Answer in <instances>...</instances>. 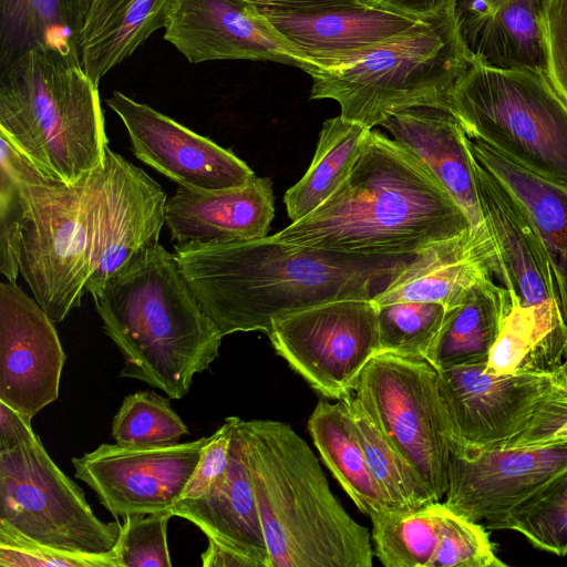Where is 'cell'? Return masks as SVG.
Instances as JSON below:
<instances>
[{
    "label": "cell",
    "mask_w": 567,
    "mask_h": 567,
    "mask_svg": "<svg viewBox=\"0 0 567 567\" xmlns=\"http://www.w3.org/2000/svg\"><path fill=\"white\" fill-rule=\"evenodd\" d=\"M173 254L223 337L268 333L276 318L328 301L372 298L416 256L342 254L270 236L174 245Z\"/></svg>",
    "instance_id": "cell-1"
},
{
    "label": "cell",
    "mask_w": 567,
    "mask_h": 567,
    "mask_svg": "<svg viewBox=\"0 0 567 567\" xmlns=\"http://www.w3.org/2000/svg\"><path fill=\"white\" fill-rule=\"evenodd\" d=\"M472 230L426 164L406 146L370 131L348 177L276 241L364 256H415Z\"/></svg>",
    "instance_id": "cell-2"
},
{
    "label": "cell",
    "mask_w": 567,
    "mask_h": 567,
    "mask_svg": "<svg viewBox=\"0 0 567 567\" xmlns=\"http://www.w3.org/2000/svg\"><path fill=\"white\" fill-rule=\"evenodd\" d=\"M259 509L270 567H371L369 529L332 494L312 450L290 425H236Z\"/></svg>",
    "instance_id": "cell-3"
},
{
    "label": "cell",
    "mask_w": 567,
    "mask_h": 567,
    "mask_svg": "<svg viewBox=\"0 0 567 567\" xmlns=\"http://www.w3.org/2000/svg\"><path fill=\"white\" fill-rule=\"evenodd\" d=\"M103 330L120 350V377L182 399L218 357L223 336L207 317L173 252L143 250L93 298Z\"/></svg>",
    "instance_id": "cell-4"
},
{
    "label": "cell",
    "mask_w": 567,
    "mask_h": 567,
    "mask_svg": "<svg viewBox=\"0 0 567 567\" xmlns=\"http://www.w3.org/2000/svg\"><path fill=\"white\" fill-rule=\"evenodd\" d=\"M0 134L49 178L75 184L104 167L99 85L80 64L30 50L0 65Z\"/></svg>",
    "instance_id": "cell-5"
},
{
    "label": "cell",
    "mask_w": 567,
    "mask_h": 567,
    "mask_svg": "<svg viewBox=\"0 0 567 567\" xmlns=\"http://www.w3.org/2000/svg\"><path fill=\"white\" fill-rule=\"evenodd\" d=\"M474 61L450 12L432 18L427 30L384 44L347 68L313 74L310 100H333L342 117L372 130L395 110L446 107L450 90Z\"/></svg>",
    "instance_id": "cell-6"
},
{
    "label": "cell",
    "mask_w": 567,
    "mask_h": 567,
    "mask_svg": "<svg viewBox=\"0 0 567 567\" xmlns=\"http://www.w3.org/2000/svg\"><path fill=\"white\" fill-rule=\"evenodd\" d=\"M465 133L544 177L567 184V101L543 69L476 60L449 92Z\"/></svg>",
    "instance_id": "cell-7"
},
{
    "label": "cell",
    "mask_w": 567,
    "mask_h": 567,
    "mask_svg": "<svg viewBox=\"0 0 567 567\" xmlns=\"http://www.w3.org/2000/svg\"><path fill=\"white\" fill-rule=\"evenodd\" d=\"M102 172L69 185L49 178L30 161L23 169L20 274L55 323L86 293L89 213Z\"/></svg>",
    "instance_id": "cell-8"
},
{
    "label": "cell",
    "mask_w": 567,
    "mask_h": 567,
    "mask_svg": "<svg viewBox=\"0 0 567 567\" xmlns=\"http://www.w3.org/2000/svg\"><path fill=\"white\" fill-rule=\"evenodd\" d=\"M351 392L440 502L449 486L451 430L437 370L421 357L381 352L364 365Z\"/></svg>",
    "instance_id": "cell-9"
},
{
    "label": "cell",
    "mask_w": 567,
    "mask_h": 567,
    "mask_svg": "<svg viewBox=\"0 0 567 567\" xmlns=\"http://www.w3.org/2000/svg\"><path fill=\"white\" fill-rule=\"evenodd\" d=\"M0 522L40 544L75 554L114 551L122 523H104L35 434L0 452Z\"/></svg>",
    "instance_id": "cell-10"
},
{
    "label": "cell",
    "mask_w": 567,
    "mask_h": 567,
    "mask_svg": "<svg viewBox=\"0 0 567 567\" xmlns=\"http://www.w3.org/2000/svg\"><path fill=\"white\" fill-rule=\"evenodd\" d=\"M267 334L277 354L313 390L338 401L380 350L371 298L328 301L276 318Z\"/></svg>",
    "instance_id": "cell-11"
},
{
    "label": "cell",
    "mask_w": 567,
    "mask_h": 567,
    "mask_svg": "<svg viewBox=\"0 0 567 567\" xmlns=\"http://www.w3.org/2000/svg\"><path fill=\"white\" fill-rule=\"evenodd\" d=\"M166 200L158 183L107 147L89 213L86 292L92 298L143 250L159 244Z\"/></svg>",
    "instance_id": "cell-12"
},
{
    "label": "cell",
    "mask_w": 567,
    "mask_h": 567,
    "mask_svg": "<svg viewBox=\"0 0 567 567\" xmlns=\"http://www.w3.org/2000/svg\"><path fill=\"white\" fill-rule=\"evenodd\" d=\"M557 380L553 371L496 374L486 363L437 370L451 441L473 449L505 447L525 430Z\"/></svg>",
    "instance_id": "cell-13"
},
{
    "label": "cell",
    "mask_w": 567,
    "mask_h": 567,
    "mask_svg": "<svg viewBox=\"0 0 567 567\" xmlns=\"http://www.w3.org/2000/svg\"><path fill=\"white\" fill-rule=\"evenodd\" d=\"M209 439L144 446L103 443L72 458L74 475L117 519L172 509Z\"/></svg>",
    "instance_id": "cell-14"
},
{
    "label": "cell",
    "mask_w": 567,
    "mask_h": 567,
    "mask_svg": "<svg viewBox=\"0 0 567 567\" xmlns=\"http://www.w3.org/2000/svg\"><path fill=\"white\" fill-rule=\"evenodd\" d=\"M567 468V444L473 449L451 441L445 506L498 529L522 501Z\"/></svg>",
    "instance_id": "cell-15"
},
{
    "label": "cell",
    "mask_w": 567,
    "mask_h": 567,
    "mask_svg": "<svg viewBox=\"0 0 567 567\" xmlns=\"http://www.w3.org/2000/svg\"><path fill=\"white\" fill-rule=\"evenodd\" d=\"M164 39L190 63L272 61L299 68L310 76L320 72L243 0H174Z\"/></svg>",
    "instance_id": "cell-16"
},
{
    "label": "cell",
    "mask_w": 567,
    "mask_h": 567,
    "mask_svg": "<svg viewBox=\"0 0 567 567\" xmlns=\"http://www.w3.org/2000/svg\"><path fill=\"white\" fill-rule=\"evenodd\" d=\"M123 122L137 159L178 186L220 190L248 183L255 173L231 151L120 91L106 99Z\"/></svg>",
    "instance_id": "cell-17"
},
{
    "label": "cell",
    "mask_w": 567,
    "mask_h": 567,
    "mask_svg": "<svg viewBox=\"0 0 567 567\" xmlns=\"http://www.w3.org/2000/svg\"><path fill=\"white\" fill-rule=\"evenodd\" d=\"M54 323L17 284H0V401L31 420L59 396L65 353Z\"/></svg>",
    "instance_id": "cell-18"
},
{
    "label": "cell",
    "mask_w": 567,
    "mask_h": 567,
    "mask_svg": "<svg viewBox=\"0 0 567 567\" xmlns=\"http://www.w3.org/2000/svg\"><path fill=\"white\" fill-rule=\"evenodd\" d=\"M472 163L483 221L495 249L497 282L520 306L561 319L550 264L527 213L497 176L473 157Z\"/></svg>",
    "instance_id": "cell-19"
},
{
    "label": "cell",
    "mask_w": 567,
    "mask_h": 567,
    "mask_svg": "<svg viewBox=\"0 0 567 567\" xmlns=\"http://www.w3.org/2000/svg\"><path fill=\"white\" fill-rule=\"evenodd\" d=\"M272 27L320 71L347 68L371 51L423 32L432 19L420 20L367 1L308 14L268 16Z\"/></svg>",
    "instance_id": "cell-20"
},
{
    "label": "cell",
    "mask_w": 567,
    "mask_h": 567,
    "mask_svg": "<svg viewBox=\"0 0 567 567\" xmlns=\"http://www.w3.org/2000/svg\"><path fill=\"white\" fill-rule=\"evenodd\" d=\"M274 216L268 177L254 176L220 190L178 186L165 204V225L175 245L260 239L268 236Z\"/></svg>",
    "instance_id": "cell-21"
},
{
    "label": "cell",
    "mask_w": 567,
    "mask_h": 567,
    "mask_svg": "<svg viewBox=\"0 0 567 567\" xmlns=\"http://www.w3.org/2000/svg\"><path fill=\"white\" fill-rule=\"evenodd\" d=\"M381 126L426 164L466 214L473 236L494 247L480 208L466 133L455 115L443 106L415 105L389 113Z\"/></svg>",
    "instance_id": "cell-22"
},
{
    "label": "cell",
    "mask_w": 567,
    "mask_h": 567,
    "mask_svg": "<svg viewBox=\"0 0 567 567\" xmlns=\"http://www.w3.org/2000/svg\"><path fill=\"white\" fill-rule=\"evenodd\" d=\"M496 274L495 250L476 239L471 230L416 255L371 299L375 305L439 302L450 309L463 300L475 282L484 277L496 280Z\"/></svg>",
    "instance_id": "cell-23"
},
{
    "label": "cell",
    "mask_w": 567,
    "mask_h": 567,
    "mask_svg": "<svg viewBox=\"0 0 567 567\" xmlns=\"http://www.w3.org/2000/svg\"><path fill=\"white\" fill-rule=\"evenodd\" d=\"M172 511L174 516L196 525L208 539L251 557L261 567H270L255 489L236 427L223 481L203 497L177 499Z\"/></svg>",
    "instance_id": "cell-24"
},
{
    "label": "cell",
    "mask_w": 567,
    "mask_h": 567,
    "mask_svg": "<svg viewBox=\"0 0 567 567\" xmlns=\"http://www.w3.org/2000/svg\"><path fill=\"white\" fill-rule=\"evenodd\" d=\"M466 146L527 213L548 257L557 307L567 329V184L527 169L480 138L466 135Z\"/></svg>",
    "instance_id": "cell-25"
},
{
    "label": "cell",
    "mask_w": 567,
    "mask_h": 567,
    "mask_svg": "<svg viewBox=\"0 0 567 567\" xmlns=\"http://www.w3.org/2000/svg\"><path fill=\"white\" fill-rule=\"evenodd\" d=\"M174 0H87L80 58L95 85L114 66L165 27Z\"/></svg>",
    "instance_id": "cell-26"
},
{
    "label": "cell",
    "mask_w": 567,
    "mask_h": 567,
    "mask_svg": "<svg viewBox=\"0 0 567 567\" xmlns=\"http://www.w3.org/2000/svg\"><path fill=\"white\" fill-rule=\"evenodd\" d=\"M511 303L509 292L493 277L482 278L457 306L446 309L425 359L436 370L485 364Z\"/></svg>",
    "instance_id": "cell-27"
},
{
    "label": "cell",
    "mask_w": 567,
    "mask_h": 567,
    "mask_svg": "<svg viewBox=\"0 0 567 567\" xmlns=\"http://www.w3.org/2000/svg\"><path fill=\"white\" fill-rule=\"evenodd\" d=\"M87 0H0V65L30 50L81 64L80 34Z\"/></svg>",
    "instance_id": "cell-28"
},
{
    "label": "cell",
    "mask_w": 567,
    "mask_h": 567,
    "mask_svg": "<svg viewBox=\"0 0 567 567\" xmlns=\"http://www.w3.org/2000/svg\"><path fill=\"white\" fill-rule=\"evenodd\" d=\"M322 462L355 506L369 517L396 511L372 476L344 403L319 400L307 422Z\"/></svg>",
    "instance_id": "cell-29"
},
{
    "label": "cell",
    "mask_w": 567,
    "mask_h": 567,
    "mask_svg": "<svg viewBox=\"0 0 567 567\" xmlns=\"http://www.w3.org/2000/svg\"><path fill=\"white\" fill-rule=\"evenodd\" d=\"M371 130L341 115L324 121L305 175L284 196L296 221L324 203L348 177Z\"/></svg>",
    "instance_id": "cell-30"
},
{
    "label": "cell",
    "mask_w": 567,
    "mask_h": 567,
    "mask_svg": "<svg viewBox=\"0 0 567 567\" xmlns=\"http://www.w3.org/2000/svg\"><path fill=\"white\" fill-rule=\"evenodd\" d=\"M354 423L369 470L396 511H415L435 499L415 471L352 392L341 398Z\"/></svg>",
    "instance_id": "cell-31"
},
{
    "label": "cell",
    "mask_w": 567,
    "mask_h": 567,
    "mask_svg": "<svg viewBox=\"0 0 567 567\" xmlns=\"http://www.w3.org/2000/svg\"><path fill=\"white\" fill-rule=\"evenodd\" d=\"M443 504L370 517L374 555L385 567H429L435 553Z\"/></svg>",
    "instance_id": "cell-32"
},
{
    "label": "cell",
    "mask_w": 567,
    "mask_h": 567,
    "mask_svg": "<svg viewBox=\"0 0 567 567\" xmlns=\"http://www.w3.org/2000/svg\"><path fill=\"white\" fill-rule=\"evenodd\" d=\"M523 534L535 547L558 556L567 554V468L515 506L498 529Z\"/></svg>",
    "instance_id": "cell-33"
},
{
    "label": "cell",
    "mask_w": 567,
    "mask_h": 567,
    "mask_svg": "<svg viewBox=\"0 0 567 567\" xmlns=\"http://www.w3.org/2000/svg\"><path fill=\"white\" fill-rule=\"evenodd\" d=\"M111 433L117 444L144 446L176 443L189 431L172 409L169 398L151 390L123 399L113 417Z\"/></svg>",
    "instance_id": "cell-34"
},
{
    "label": "cell",
    "mask_w": 567,
    "mask_h": 567,
    "mask_svg": "<svg viewBox=\"0 0 567 567\" xmlns=\"http://www.w3.org/2000/svg\"><path fill=\"white\" fill-rule=\"evenodd\" d=\"M439 302L401 301L377 305L381 352L426 358L445 316Z\"/></svg>",
    "instance_id": "cell-35"
},
{
    "label": "cell",
    "mask_w": 567,
    "mask_h": 567,
    "mask_svg": "<svg viewBox=\"0 0 567 567\" xmlns=\"http://www.w3.org/2000/svg\"><path fill=\"white\" fill-rule=\"evenodd\" d=\"M0 271L17 284L24 220L21 179L29 159L0 134Z\"/></svg>",
    "instance_id": "cell-36"
},
{
    "label": "cell",
    "mask_w": 567,
    "mask_h": 567,
    "mask_svg": "<svg viewBox=\"0 0 567 567\" xmlns=\"http://www.w3.org/2000/svg\"><path fill=\"white\" fill-rule=\"evenodd\" d=\"M505 566L484 527L456 514L443 503L439 542L429 567Z\"/></svg>",
    "instance_id": "cell-37"
},
{
    "label": "cell",
    "mask_w": 567,
    "mask_h": 567,
    "mask_svg": "<svg viewBox=\"0 0 567 567\" xmlns=\"http://www.w3.org/2000/svg\"><path fill=\"white\" fill-rule=\"evenodd\" d=\"M172 509L123 517L115 546L120 567H171L167 525Z\"/></svg>",
    "instance_id": "cell-38"
},
{
    "label": "cell",
    "mask_w": 567,
    "mask_h": 567,
    "mask_svg": "<svg viewBox=\"0 0 567 567\" xmlns=\"http://www.w3.org/2000/svg\"><path fill=\"white\" fill-rule=\"evenodd\" d=\"M1 567H120L115 548L105 555L60 550L24 537L0 522Z\"/></svg>",
    "instance_id": "cell-39"
},
{
    "label": "cell",
    "mask_w": 567,
    "mask_h": 567,
    "mask_svg": "<svg viewBox=\"0 0 567 567\" xmlns=\"http://www.w3.org/2000/svg\"><path fill=\"white\" fill-rule=\"evenodd\" d=\"M564 444H567V385L558 378L536 408L525 430L505 447Z\"/></svg>",
    "instance_id": "cell-40"
},
{
    "label": "cell",
    "mask_w": 567,
    "mask_h": 567,
    "mask_svg": "<svg viewBox=\"0 0 567 567\" xmlns=\"http://www.w3.org/2000/svg\"><path fill=\"white\" fill-rule=\"evenodd\" d=\"M238 416H228L224 424L210 435L199 461L178 499H195L205 496L225 477L233 434Z\"/></svg>",
    "instance_id": "cell-41"
},
{
    "label": "cell",
    "mask_w": 567,
    "mask_h": 567,
    "mask_svg": "<svg viewBox=\"0 0 567 567\" xmlns=\"http://www.w3.org/2000/svg\"><path fill=\"white\" fill-rule=\"evenodd\" d=\"M539 23L546 73L567 101V0H542Z\"/></svg>",
    "instance_id": "cell-42"
},
{
    "label": "cell",
    "mask_w": 567,
    "mask_h": 567,
    "mask_svg": "<svg viewBox=\"0 0 567 567\" xmlns=\"http://www.w3.org/2000/svg\"><path fill=\"white\" fill-rule=\"evenodd\" d=\"M515 3L540 8L542 0H456L455 16L464 42L494 12Z\"/></svg>",
    "instance_id": "cell-43"
},
{
    "label": "cell",
    "mask_w": 567,
    "mask_h": 567,
    "mask_svg": "<svg viewBox=\"0 0 567 567\" xmlns=\"http://www.w3.org/2000/svg\"><path fill=\"white\" fill-rule=\"evenodd\" d=\"M268 16L308 14L332 8L359 4L365 0H243Z\"/></svg>",
    "instance_id": "cell-44"
},
{
    "label": "cell",
    "mask_w": 567,
    "mask_h": 567,
    "mask_svg": "<svg viewBox=\"0 0 567 567\" xmlns=\"http://www.w3.org/2000/svg\"><path fill=\"white\" fill-rule=\"evenodd\" d=\"M369 4L401 16L429 20L455 12L456 0H365Z\"/></svg>",
    "instance_id": "cell-45"
},
{
    "label": "cell",
    "mask_w": 567,
    "mask_h": 567,
    "mask_svg": "<svg viewBox=\"0 0 567 567\" xmlns=\"http://www.w3.org/2000/svg\"><path fill=\"white\" fill-rule=\"evenodd\" d=\"M34 435L31 419L0 401V452L14 449Z\"/></svg>",
    "instance_id": "cell-46"
},
{
    "label": "cell",
    "mask_w": 567,
    "mask_h": 567,
    "mask_svg": "<svg viewBox=\"0 0 567 567\" xmlns=\"http://www.w3.org/2000/svg\"><path fill=\"white\" fill-rule=\"evenodd\" d=\"M204 567H261L260 563L244 554L208 539L207 548L200 555Z\"/></svg>",
    "instance_id": "cell-47"
},
{
    "label": "cell",
    "mask_w": 567,
    "mask_h": 567,
    "mask_svg": "<svg viewBox=\"0 0 567 567\" xmlns=\"http://www.w3.org/2000/svg\"><path fill=\"white\" fill-rule=\"evenodd\" d=\"M556 374L567 385V346L565 349L563 362L556 371Z\"/></svg>",
    "instance_id": "cell-48"
}]
</instances>
